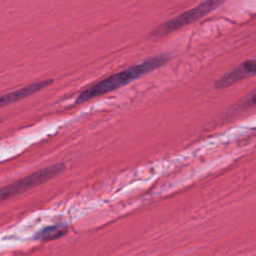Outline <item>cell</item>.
I'll return each instance as SVG.
<instances>
[{
	"label": "cell",
	"instance_id": "6da1fadb",
	"mask_svg": "<svg viewBox=\"0 0 256 256\" xmlns=\"http://www.w3.org/2000/svg\"><path fill=\"white\" fill-rule=\"evenodd\" d=\"M170 60V55L161 54L155 57L149 58L142 61L139 64H135L126 68L118 73H115L96 84L90 86L89 88L83 90L76 98L75 104H83L85 102L91 101L95 98L103 96L107 93L115 91L119 88L126 86L127 84L141 78L142 76L164 66Z\"/></svg>",
	"mask_w": 256,
	"mask_h": 256
},
{
	"label": "cell",
	"instance_id": "7a4b0ae2",
	"mask_svg": "<svg viewBox=\"0 0 256 256\" xmlns=\"http://www.w3.org/2000/svg\"><path fill=\"white\" fill-rule=\"evenodd\" d=\"M64 170H65V164L57 163L49 167L43 168L41 170H38L9 185L1 187L0 203L50 181L51 179L60 175Z\"/></svg>",
	"mask_w": 256,
	"mask_h": 256
},
{
	"label": "cell",
	"instance_id": "3957f363",
	"mask_svg": "<svg viewBox=\"0 0 256 256\" xmlns=\"http://www.w3.org/2000/svg\"><path fill=\"white\" fill-rule=\"evenodd\" d=\"M223 3H224L223 1H218V0L205 1V2L197 5L196 7L176 16L175 18L157 26L155 29H153L151 31L150 37L156 39V38L164 37L168 34H171L183 27H186V26L204 18L205 16H207L208 14H210L214 10H216Z\"/></svg>",
	"mask_w": 256,
	"mask_h": 256
},
{
	"label": "cell",
	"instance_id": "277c9868",
	"mask_svg": "<svg viewBox=\"0 0 256 256\" xmlns=\"http://www.w3.org/2000/svg\"><path fill=\"white\" fill-rule=\"evenodd\" d=\"M256 72V63L254 59L246 60L230 72L224 74L215 82L216 89H225L229 86H232L243 79L252 77Z\"/></svg>",
	"mask_w": 256,
	"mask_h": 256
},
{
	"label": "cell",
	"instance_id": "5b68a950",
	"mask_svg": "<svg viewBox=\"0 0 256 256\" xmlns=\"http://www.w3.org/2000/svg\"><path fill=\"white\" fill-rule=\"evenodd\" d=\"M52 83H53L52 79H47V80H43L40 82L32 83L23 88H20L15 91L9 92L5 95H2V96H0V108L10 105V104H13V103H16L18 101H21V100L31 96L32 94H35V93L47 88Z\"/></svg>",
	"mask_w": 256,
	"mask_h": 256
},
{
	"label": "cell",
	"instance_id": "8992f818",
	"mask_svg": "<svg viewBox=\"0 0 256 256\" xmlns=\"http://www.w3.org/2000/svg\"><path fill=\"white\" fill-rule=\"evenodd\" d=\"M67 232H68V227L66 225L57 224V225H52L44 228L37 234L36 238L44 241H50V240L58 239L65 236Z\"/></svg>",
	"mask_w": 256,
	"mask_h": 256
},
{
	"label": "cell",
	"instance_id": "52a82bcc",
	"mask_svg": "<svg viewBox=\"0 0 256 256\" xmlns=\"http://www.w3.org/2000/svg\"><path fill=\"white\" fill-rule=\"evenodd\" d=\"M2 121H3V120L0 118V123H2Z\"/></svg>",
	"mask_w": 256,
	"mask_h": 256
}]
</instances>
